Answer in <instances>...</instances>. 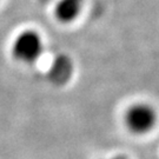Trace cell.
I'll return each mask as SVG.
<instances>
[{"label": "cell", "instance_id": "1", "mask_svg": "<svg viewBox=\"0 0 159 159\" xmlns=\"http://www.w3.org/2000/svg\"><path fill=\"white\" fill-rule=\"evenodd\" d=\"M126 130L134 136H145L158 124V111L152 104L138 102L125 110L123 117Z\"/></svg>", "mask_w": 159, "mask_h": 159}, {"label": "cell", "instance_id": "2", "mask_svg": "<svg viewBox=\"0 0 159 159\" xmlns=\"http://www.w3.org/2000/svg\"><path fill=\"white\" fill-rule=\"evenodd\" d=\"M44 51V43L37 31L26 30L16 37L12 44V56L23 64H33L39 60Z\"/></svg>", "mask_w": 159, "mask_h": 159}, {"label": "cell", "instance_id": "3", "mask_svg": "<svg viewBox=\"0 0 159 159\" xmlns=\"http://www.w3.org/2000/svg\"><path fill=\"white\" fill-rule=\"evenodd\" d=\"M74 73V64L67 54H58L52 59L47 70V78L52 85L65 86L68 84Z\"/></svg>", "mask_w": 159, "mask_h": 159}, {"label": "cell", "instance_id": "4", "mask_svg": "<svg viewBox=\"0 0 159 159\" xmlns=\"http://www.w3.org/2000/svg\"><path fill=\"white\" fill-rule=\"evenodd\" d=\"M83 1L84 0H58L54 7V16L60 23L73 21L81 12Z\"/></svg>", "mask_w": 159, "mask_h": 159}, {"label": "cell", "instance_id": "5", "mask_svg": "<svg viewBox=\"0 0 159 159\" xmlns=\"http://www.w3.org/2000/svg\"><path fill=\"white\" fill-rule=\"evenodd\" d=\"M106 159H129V158L125 157V156H121V154H117V156H112V157L106 158Z\"/></svg>", "mask_w": 159, "mask_h": 159}, {"label": "cell", "instance_id": "6", "mask_svg": "<svg viewBox=\"0 0 159 159\" xmlns=\"http://www.w3.org/2000/svg\"><path fill=\"white\" fill-rule=\"evenodd\" d=\"M40 1H41V2H44V4H46V2H50L51 0H40Z\"/></svg>", "mask_w": 159, "mask_h": 159}]
</instances>
